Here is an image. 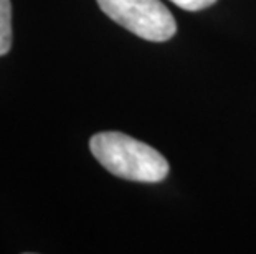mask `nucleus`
Segmentation results:
<instances>
[{
    "mask_svg": "<svg viewBox=\"0 0 256 254\" xmlns=\"http://www.w3.org/2000/svg\"><path fill=\"white\" fill-rule=\"evenodd\" d=\"M94 159L119 178L130 182L157 183L168 174V162L154 147L122 132H100L90 140Z\"/></svg>",
    "mask_w": 256,
    "mask_h": 254,
    "instance_id": "f257e3e1",
    "label": "nucleus"
},
{
    "mask_svg": "<svg viewBox=\"0 0 256 254\" xmlns=\"http://www.w3.org/2000/svg\"><path fill=\"white\" fill-rule=\"evenodd\" d=\"M101 10L118 25L149 41H167L177 23L160 0H96Z\"/></svg>",
    "mask_w": 256,
    "mask_h": 254,
    "instance_id": "f03ea898",
    "label": "nucleus"
},
{
    "mask_svg": "<svg viewBox=\"0 0 256 254\" xmlns=\"http://www.w3.org/2000/svg\"><path fill=\"white\" fill-rule=\"evenodd\" d=\"M12 46V5L0 0V56L7 55Z\"/></svg>",
    "mask_w": 256,
    "mask_h": 254,
    "instance_id": "7ed1b4c3",
    "label": "nucleus"
},
{
    "mask_svg": "<svg viewBox=\"0 0 256 254\" xmlns=\"http://www.w3.org/2000/svg\"><path fill=\"white\" fill-rule=\"evenodd\" d=\"M170 2L184 10H188V12H197V10H204L214 5L216 0H170Z\"/></svg>",
    "mask_w": 256,
    "mask_h": 254,
    "instance_id": "20e7f679",
    "label": "nucleus"
}]
</instances>
